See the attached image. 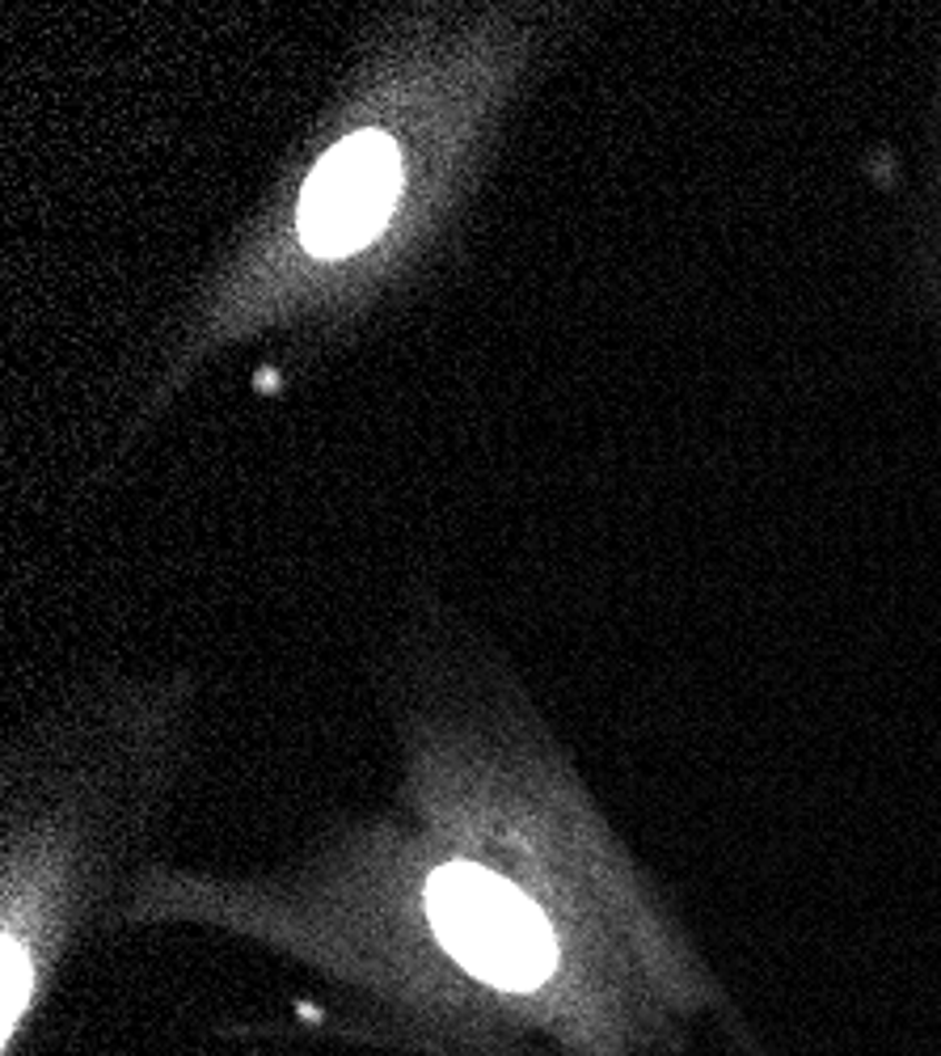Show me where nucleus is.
I'll use <instances>...</instances> for the list:
<instances>
[{
  "label": "nucleus",
  "instance_id": "1",
  "mask_svg": "<svg viewBox=\"0 0 941 1056\" xmlns=\"http://www.w3.org/2000/svg\"><path fill=\"white\" fill-rule=\"evenodd\" d=\"M431 930L461 968L499 989H537L558 964L541 909L507 879L452 862L427 888Z\"/></svg>",
  "mask_w": 941,
  "mask_h": 1056
},
{
  "label": "nucleus",
  "instance_id": "2",
  "mask_svg": "<svg viewBox=\"0 0 941 1056\" xmlns=\"http://www.w3.org/2000/svg\"><path fill=\"white\" fill-rule=\"evenodd\" d=\"M401 195L398 144L381 131H360L325 153L301 199V237L317 258L363 250L389 224Z\"/></svg>",
  "mask_w": 941,
  "mask_h": 1056
},
{
  "label": "nucleus",
  "instance_id": "3",
  "mask_svg": "<svg viewBox=\"0 0 941 1056\" xmlns=\"http://www.w3.org/2000/svg\"><path fill=\"white\" fill-rule=\"evenodd\" d=\"M26 997H30V968H26V959H21L18 942H4V1015H0L4 1039L18 1031L21 1001H26Z\"/></svg>",
  "mask_w": 941,
  "mask_h": 1056
}]
</instances>
